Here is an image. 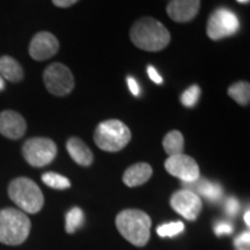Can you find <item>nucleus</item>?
<instances>
[{
  "mask_svg": "<svg viewBox=\"0 0 250 250\" xmlns=\"http://www.w3.org/2000/svg\"><path fill=\"white\" fill-rule=\"evenodd\" d=\"M66 149L71 158L78 165L83 166V167H88V166L93 164V152L90 151V148L83 140L77 138V137H72V138L67 140Z\"/></svg>",
  "mask_w": 250,
  "mask_h": 250,
  "instance_id": "nucleus-15",
  "label": "nucleus"
},
{
  "mask_svg": "<svg viewBox=\"0 0 250 250\" xmlns=\"http://www.w3.org/2000/svg\"><path fill=\"white\" fill-rule=\"evenodd\" d=\"M250 211L249 210H247V212H246V214H245V221H246V225L247 226H250Z\"/></svg>",
  "mask_w": 250,
  "mask_h": 250,
  "instance_id": "nucleus-30",
  "label": "nucleus"
},
{
  "mask_svg": "<svg viewBox=\"0 0 250 250\" xmlns=\"http://www.w3.org/2000/svg\"><path fill=\"white\" fill-rule=\"evenodd\" d=\"M201 8V0H169L167 14L171 20L186 23L193 20Z\"/></svg>",
  "mask_w": 250,
  "mask_h": 250,
  "instance_id": "nucleus-12",
  "label": "nucleus"
},
{
  "mask_svg": "<svg viewBox=\"0 0 250 250\" xmlns=\"http://www.w3.org/2000/svg\"><path fill=\"white\" fill-rule=\"evenodd\" d=\"M130 39L137 48L149 52H158L169 44L170 34L160 21L144 17L132 24Z\"/></svg>",
  "mask_w": 250,
  "mask_h": 250,
  "instance_id": "nucleus-1",
  "label": "nucleus"
},
{
  "mask_svg": "<svg viewBox=\"0 0 250 250\" xmlns=\"http://www.w3.org/2000/svg\"><path fill=\"white\" fill-rule=\"evenodd\" d=\"M27 123L17 111L4 110L0 112V133L8 139H20L24 136Z\"/></svg>",
  "mask_w": 250,
  "mask_h": 250,
  "instance_id": "nucleus-13",
  "label": "nucleus"
},
{
  "mask_svg": "<svg viewBox=\"0 0 250 250\" xmlns=\"http://www.w3.org/2000/svg\"><path fill=\"white\" fill-rule=\"evenodd\" d=\"M193 184H196V191L212 203L218 202L224 195L223 188H221L219 183L211 182V181L208 180L198 179L196 182H193Z\"/></svg>",
  "mask_w": 250,
  "mask_h": 250,
  "instance_id": "nucleus-17",
  "label": "nucleus"
},
{
  "mask_svg": "<svg viewBox=\"0 0 250 250\" xmlns=\"http://www.w3.org/2000/svg\"><path fill=\"white\" fill-rule=\"evenodd\" d=\"M184 229V225L181 221H176V223H169L165 224L162 226H159L156 232H158L159 236L161 237H173L177 234L182 233Z\"/></svg>",
  "mask_w": 250,
  "mask_h": 250,
  "instance_id": "nucleus-23",
  "label": "nucleus"
},
{
  "mask_svg": "<svg viewBox=\"0 0 250 250\" xmlns=\"http://www.w3.org/2000/svg\"><path fill=\"white\" fill-rule=\"evenodd\" d=\"M233 225L228 221H220L215 225L214 227V233L217 236H221V235H227V234H232L233 233Z\"/></svg>",
  "mask_w": 250,
  "mask_h": 250,
  "instance_id": "nucleus-25",
  "label": "nucleus"
},
{
  "mask_svg": "<svg viewBox=\"0 0 250 250\" xmlns=\"http://www.w3.org/2000/svg\"><path fill=\"white\" fill-rule=\"evenodd\" d=\"M131 140V131L123 122L108 120L100 123L94 132V142L105 152L122 151Z\"/></svg>",
  "mask_w": 250,
  "mask_h": 250,
  "instance_id": "nucleus-5",
  "label": "nucleus"
},
{
  "mask_svg": "<svg viewBox=\"0 0 250 250\" xmlns=\"http://www.w3.org/2000/svg\"><path fill=\"white\" fill-rule=\"evenodd\" d=\"M165 168L170 175L183 181L186 184L196 182L201 177L199 166L195 159L183 153L169 156L165 162Z\"/></svg>",
  "mask_w": 250,
  "mask_h": 250,
  "instance_id": "nucleus-9",
  "label": "nucleus"
},
{
  "mask_svg": "<svg viewBox=\"0 0 250 250\" xmlns=\"http://www.w3.org/2000/svg\"><path fill=\"white\" fill-rule=\"evenodd\" d=\"M147 73H148V77L151 78V80L154 81V83H158V85H161V83H164V80H162L160 74L158 73V71L155 70V67L151 66V65L147 67Z\"/></svg>",
  "mask_w": 250,
  "mask_h": 250,
  "instance_id": "nucleus-27",
  "label": "nucleus"
},
{
  "mask_svg": "<svg viewBox=\"0 0 250 250\" xmlns=\"http://www.w3.org/2000/svg\"><path fill=\"white\" fill-rule=\"evenodd\" d=\"M22 155L24 160L33 167H44L55 160L57 155V145L54 140L49 138H30L23 144Z\"/></svg>",
  "mask_w": 250,
  "mask_h": 250,
  "instance_id": "nucleus-6",
  "label": "nucleus"
},
{
  "mask_svg": "<svg viewBox=\"0 0 250 250\" xmlns=\"http://www.w3.org/2000/svg\"><path fill=\"white\" fill-rule=\"evenodd\" d=\"M127 85H129V88L131 90V93H132L134 96L139 95V94H140V87H139L138 83H137L136 79H133V78H131V77H127Z\"/></svg>",
  "mask_w": 250,
  "mask_h": 250,
  "instance_id": "nucleus-28",
  "label": "nucleus"
},
{
  "mask_svg": "<svg viewBox=\"0 0 250 250\" xmlns=\"http://www.w3.org/2000/svg\"><path fill=\"white\" fill-rule=\"evenodd\" d=\"M236 1L240 4H247V2H249V0H236Z\"/></svg>",
  "mask_w": 250,
  "mask_h": 250,
  "instance_id": "nucleus-32",
  "label": "nucleus"
},
{
  "mask_svg": "<svg viewBox=\"0 0 250 250\" xmlns=\"http://www.w3.org/2000/svg\"><path fill=\"white\" fill-rule=\"evenodd\" d=\"M240 210V203L235 197H229L227 198L226 203H225V211L228 215L230 217H235V215L239 213Z\"/></svg>",
  "mask_w": 250,
  "mask_h": 250,
  "instance_id": "nucleus-24",
  "label": "nucleus"
},
{
  "mask_svg": "<svg viewBox=\"0 0 250 250\" xmlns=\"http://www.w3.org/2000/svg\"><path fill=\"white\" fill-rule=\"evenodd\" d=\"M240 28L239 18L230 9L217 8L208 20L206 34L213 41L223 40L225 37L235 35Z\"/></svg>",
  "mask_w": 250,
  "mask_h": 250,
  "instance_id": "nucleus-7",
  "label": "nucleus"
},
{
  "mask_svg": "<svg viewBox=\"0 0 250 250\" xmlns=\"http://www.w3.org/2000/svg\"><path fill=\"white\" fill-rule=\"evenodd\" d=\"M228 95L240 105H248L250 102V85L246 81H237L228 88Z\"/></svg>",
  "mask_w": 250,
  "mask_h": 250,
  "instance_id": "nucleus-19",
  "label": "nucleus"
},
{
  "mask_svg": "<svg viewBox=\"0 0 250 250\" xmlns=\"http://www.w3.org/2000/svg\"><path fill=\"white\" fill-rule=\"evenodd\" d=\"M45 88L55 96L68 95L74 88V78L70 68L61 62H54L43 73Z\"/></svg>",
  "mask_w": 250,
  "mask_h": 250,
  "instance_id": "nucleus-8",
  "label": "nucleus"
},
{
  "mask_svg": "<svg viewBox=\"0 0 250 250\" xmlns=\"http://www.w3.org/2000/svg\"><path fill=\"white\" fill-rule=\"evenodd\" d=\"M240 250H246V249H240Z\"/></svg>",
  "mask_w": 250,
  "mask_h": 250,
  "instance_id": "nucleus-33",
  "label": "nucleus"
},
{
  "mask_svg": "<svg viewBox=\"0 0 250 250\" xmlns=\"http://www.w3.org/2000/svg\"><path fill=\"white\" fill-rule=\"evenodd\" d=\"M42 181L43 183L46 186L52 188V189L57 190H64L68 189L71 187L70 180L66 179L65 176H62L61 174L54 173V171H48L42 175Z\"/></svg>",
  "mask_w": 250,
  "mask_h": 250,
  "instance_id": "nucleus-20",
  "label": "nucleus"
},
{
  "mask_svg": "<svg viewBox=\"0 0 250 250\" xmlns=\"http://www.w3.org/2000/svg\"><path fill=\"white\" fill-rule=\"evenodd\" d=\"M162 146H164L166 153L169 156L182 154L184 149L183 134L177 130L170 131V132L166 134L164 142H162Z\"/></svg>",
  "mask_w": 250,
  "mask_h": 250,
  "instance_id": "nucleus-18",
  "label": "nucleus"
},
{
  "mask_svg": "<svg viewBox=\"0 0 250 250\" xmlns=\"http://www.w3.org/2000/svg\"><path fill=\"white\" fill-rule=\"evenodd\" d=\"M170 206L187 220L195 221L202 211V201L192 190H179L170 197Z\"/></svg>",
  "mask_w": 250,
  "mask_h": 250,
  "instance_id": "nucleus-10",
  "label": "nucleus"
},
{
  "mask_svg": "<svg viewBox=\"0 0 250 250\" xmlns=\"http://www.w3.org/2000/svg\"><path fill=\"white\" fill-rule=\"evenodd\" d=\"M0 74L1 78L11 83H20L24 77L22 66L19 64L17 59L9 56H2L0 58Z\"/></svg>",
  "mask_w": 250,
  "mask_h": 250,
  "instance_id": "nucleus-16",
  "label": "nucleus"
},
{
  "mask_svg": "<svg viewBox=\"0 0 250 250\" xmlns=\"http://www.w3.org/2000/svg\"><path fill=\"white\" fill-rule=\"evenodd\" d=\"M83 220H85V217H83V212L81 208H71L66 214V225H65L66 232L68 234L76 232L78 228L83 226Z\"/></svg>",
  "mask_w": 250,
  "mask_h": 250,
  "instance_id": "nucleus-21",
  "label": "nucleus"
},
{
  "mask_svg": "<svg viewBox=\"0 0 250 250\" xmlns=\"http://www.w3.org/2000/svg\"><path fill=\"white\" fill-rule=\"evenodd\" d=\"M115 224L122 236L133 246L147 245L152 226V220L147 213L136 208H127L117 214Z\"/></svg>",
  "mask_w": 250,
  "mask_h": 250,
  "instance_id": "nucleus-2",
  "label": "nucleus"
},
{
  "mask_svg": "<svg viewBox=\"0 0 250 250\" xmlns=\"http://www.w3.org/2000/svg\"><path fill=\"white\" fill-rule=\"evenodd\" d=\"M4 87H5V81L1 77H0V90L4 89Z\"/></svg>",
  "mask_w": 250,
  "mask_h": 250,
  "instance_id": "nucleus-31",
  "label": "nucleus"
},
{
  "mask_svg": "<svg viewBox=\"0 0 250 250\" xmlns=\"http://www.w3.org/2000/svg\"><path fill=\"white\" fill-rule=\"evenodd\" d=\"M78 1H79V0H52L54 5L61 8L71 7V6H73Z\"/></svg>",
  "mask_w": 250,
  "mask_h": 250,
  "instance_id": "nucleus-29",
  "label": "nucleus"
},
{
  "mask_svg": "<svg viewBox=\"0 0 250 250\" xmlns=\"http://www.w3.org/2000/svg\"><path fill=\"white\" fill-rule=\"evenodd\" d=\"M30 229L31 223L24 212L13 208L0 210V243L22 245L29 236Z\"/></svg>",
  "mask_w": 250,
  "mask_h": 250,
  "instance_id": "nucleus-3",
  "label": "nucleus"
},
{
  "mask_svg": "<svg viewBox=\"0 0 250 250\" xmlns=\"http://www.w3.org/2000/svg\"><path fill=\"white\" fill-rule=\"evenodd\" d=\"M8 196L22 212L35 214L44 205V196L40 187L28 177H18L8 186Z\"/></svg>",
  "mask_w": 250,
  "mask_h": 250,
  "instance_id": "nucleus-4",
  "label": "nucleus"
},
{
  "mask_svg": "<svg viewBox=\"0 0 250 250\" xmlns=\"http://www.w3.org/2000/svg\"><path fill=\"white\" fill-rule=\"evenodd\" d=\"M59 50V42L54 34L48 31L37 33L30 41L29 55L35 61L42 62L54 57Z\"/></svg>",
  "mask_w": 250,
  "mask_h": 250,
  "instance_id": "nucleus-11",
  "label": "nucleus"
},
{
  "mask_svg": "<svg viewBox=\"0 0 250 250\" xmlns=\"http://www.w3.org/2000/svg\"><path fill=\"white\" fill-rule=\"evenodd\" d=\"M201 87L197 85L190 86L189 88H187L181 95V103L187 108H193L198 103L199 98H201Z\"/></svg>",
  "mask_w": 250,
  "mask_h": 250,
  "instance_id": "nucleus-22",
  "label": "nucleus"
},
{
  "mask_svg": "<svg viewBox=\"0 0 250 250\" xmlns=\"http://www.w3.org/2000/svg\"><path fill=\"white\" fill-rule=\"evenodd\" d=\"M249 242H250V234H249V232H245V233L240 234V235L236 237L235 241H234V245H235L236 247H239L240 249H245L246 245L248 246Z\"/></svg>",
  "mask_w": 250,
  "mask_h": 250,
  "instance_id": "nucleus-26",
  "label": "nucleus"
},
{
  "mask_svg": "<svg viewBox=\"0 0 250 250\" xmlns=\"http://www.w3.org/2000/svg\"><path fill=\"white\" fill-rule=\"evenodd\" d=\"M153 174L152 167L146 162H138L130 166L123 174V182L125 186L134 188L146 183Z\"/></svg>",
  "mask_w": 250,
  "mask_h": 250,
  "instance_id": "nucleus-14",
  "label": "nucleus"
}]
</instances>
